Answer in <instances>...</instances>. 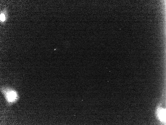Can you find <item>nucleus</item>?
Listing matches in <instances>:
<instances>
[{"mask_svg":"<svg viewBox=\"0 0 166 125\" xmlns=\"http://www.w3.org/2000/svg\"><path fill=\"white\" fill-rule=\"evenodd\" d=\"M0 91L3 95L7 104L9 106L15 103L20 98L19 95L17 92L10 87H2L0 88Z\"/></svg>","mask_w":166,"mask_h":125,"instance_id":"f257e3e1","label":"nucleus"},{"mask_svg":"<svg viewBox=\"0 0 166 125\" xmlns=\"http://www.w3.org/2000/svg\"><path fill=\"white\" fill-rule=\"evenodd\" d=\"M5 19V17L4 15L3 14H1L0 15V20L1 21H3Z\"/></svg>","mask_w":166,"mask_h":125,"instance_id":"f03ea898","label":"nucleus"}]
</instances>
